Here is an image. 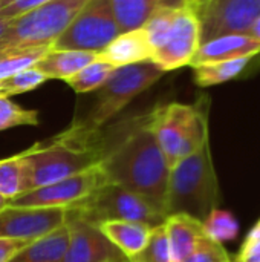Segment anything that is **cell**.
<instances>
[{
    "label": "cell",
    "mask_w": 260,
    "mask_h": 262,
    "mask_svg": "<svg viewBox=\"0 0 260 262\" xmlns=\"http://www.w3.org/2000/svg\"><path fill=\"white\" fill-rule=\"evenodd\" d=\"M101 146L98 167L106 181L147 198L164 213L170 166L155 138L150 111L103 127Z\"/></svg>",
    "instance_id": "obj_1"
},
{
    "label": "cell",
    "mask_w": 260,
    "mask_h": 262,
    "mask_svg": "<svg viewBox=\"0 0 260 262\" xmlns=\"http://www.w3.org/2000/svg\"><path fill=\"white\" fill-rule=\"evenodd\" d=\"M25 192L86 172L101 163V129L74 121L66 130L20 152ZM23 192V193H25Z\"/></svg>",
    "instance_id": "obj_2"
},
{
    "label": "cell",
    "mask_w": 260,
    "mask_h": 262,
    "mask_svg": "<svg viewBox=\"0 0 260 262\" xmlns=\"http://www.w3.org/2000/svg\"><path fill=\"white\" fill-rule=\"evenodd\" d=\"M218 203L219 184L208 140L170 169L164 213H184L202 223L218 209Z\"/></svg>",
    "instance_id": "obj_3"
},
{
    "label": "cell",
    "mask_w": 260,
    "mask_h": 262,
    "mask_svg": "<svg viewBox=\"0 0 260 262\" xmlns=\"http://www.w3.org/2000/svg\"><path fill=\"white\" fill-rule=\"evenodd\" d=\"M153 60L164 72L188 66L201 45V25L193 6H164L143 26Z\"/></svg>",
    "instance_id": "obj_4"
},
{
    "label": "cell",
    "mask_w": 260,
    "mask_h": 262,
    "mask_svg": "<svg viewBox=\"0 0 260 262\" xmlns=\"http://www.w3.org/2000/svg\"><path fill=\"white\" fill-rule=\"evenodd\" d=\"M150 123L170 169L210 140L208 112L202 101L156 106L150 111Z\"/></svg>",
    "instance_id": "obj_5"
},
{
    "label": "cell",
    "mask_w": 260,
    "mask_h": 262,
    "mask_svg": "<svg viewBox=\"0 0 260 262\" xmlns=\"http://www.w3.org/2000/svg\"><path fill=\"white\" fill-rule=\"evenodd\" d=\"M89 0H52L12 20L0 37V57L51 48Z\"/></svg>",
    "instance_id": "obj_6"
},
{
    "label": "cell",
    "mask_w": 260,
    "mask_h": 262,
    "mask_svg": "<svg viewBox=\"0 0 260 262\" xmlns=\"http://www.w3.org/2000/svg\"><path fill=\"white\" fill-rule=\"evenodd\" d=\"M64 210L93 226L109 221H135L153 229L164 224L167 218L147 198L110 183Z\"/></svg>",
    "instance_id": "obj_7"
},
{
    "label": "cell",
    "mask_w": 260,
    "mask_h": 262,
    "mask_svg": "<svg viewBox=\"0 0 260 262\" xmlns=\"http://www.w3.org/2000/svg\"><path fill=\"white\" fill-rule=\"evenodd\" d=\"M166 72L152 61L116 68L98 89L97 98L84 118L77 120L87 129H103L133 98L153 86Z\"/></svg>",
    "instance_id": "obj_8"
},
{
    "label": "cell",
    "mask_w": 260,
    "mask_h": 262,
    "mask_svg": "<svg viewBox=\"0 0 260 262\" xmlns=\"http://www.w3.org/2000/svg\"><path fill=\"white\" fill-rule=\"evenodd\" d=\"M120 34L110 2L89 0L51 48L100 52Z\"/></svg>",
    "instance_id": "obj_9"
},
{
    "label": "cell",
    "mask_w": 260,
    "mask_h": 262,
    "mask_svg": "<svg viewBox=\"0 0 260 262\" xmlns=\"http://www.w3.org/2000/svg\"><path fill=\"white\" fill-rule=\"evenodd\" d=\"M107 184L100 167H92L86 172L67 177L52 184L25 192L9 200L11 207H60L67 209L89 196L93 190Z\"/></svg>",
    "instance_id": "obj_10"
},
{
    "label": "cell",
    "mask_w": 260,
    "mask_h": 262,
    "mask_svg": "<svg viewBox=\"0 0 260 262\" xmlns=\"http://www.w3.org/2000/svg\"><path fill=\"white\" fill-rule=\"evenodd\" d=\"M196 12L204 43L227 34H248L260 15V0H204Z\"/></svg>",
    "instance_id": "obj_11"
},
{
    "label": "cell",
    "mask_w": 260,
    "mask_h": 262,
    "mask_svg": "<svg viewBox=\"0 0 260 262\" xmlns=\"http://www.w3.org/2000/svg\"><path fill=\"white\" fill-rule=\"evenodd\" d=\"M66 212V210H64ZM69 230V244L61 262H126V255L106 235L93 226L69 212L64 215Z\"/></svg>",
    "instance_id": "obj_12"
},
{
    "label": "cell",
    "mask_w": 260,
    "mask_h": 262,
    "mask_svg": "<svg viewBox=\"0 0 260 262\" xmlns=\"http://www.w3.org/2000/svg\"><path fill=\"white\" fill-rule=\"evenodd\" d=\"M60 207H11L0 212V238L35 241L64 224Z\"/></svg>",
    "instance_id": "obj_13"
},
{
    "label": "cell",
    "mask_w": 260,
    "mask_h": 262,
    "mask_svg": "<svg viewBox=\"0 0 260 262\" xmlns=\"http://www.w3.org/2000/svg\"><path fill=\"white\" fill-rule=\"evenodd\" d=\"M260 55V41L248 34H227L199 45L188 66L210 61H227L236 58H254Z\"/></svg>",
    "instance_id": "obj_14"
},
{
    "label": "cell",
    "mask_w": 260,
    "mask_h": 262,
    "mask_svg": "<svg viewBox=\"0 0 260 262\" xmlns=\"http://www.w3.org/2000/svg\"><path fill=\"white\" fill-rule=\"evenodd\" d=\"M97 60L106 61L115 68L147 63L153 60V49L143 28L121 32L103 51L97 54Z\"/></svg>",
    "instance_id": "obj_15"
},
{
    "label": "cell",
    "mask_w": 260,
    "mask_h": 262,
    "mask_svg": "<svg viewBox=\"0 0 260 262\" xmlns=\"http://www.w3.org/2000/svg\"><path fill=\"white\" fill-rule=\"evenodd\" d=\"M121 32L139 29L149 17L164 6H193L196 0H109Z\"/></svg>",
    "instance_id": "obj_16"
},
{
    "label": "cell",
    "mask_w": 260,
    "mask_h": 262,
    "mask_svg": "<svg viewBox=\"0 0 260 262\" xmlns=\"http://www.w3.org/2000/svg\"><path fill=\"white\" fill-rule=\"evenodd\" d=\"M164 229L173 262H182L188 258L196 249L199 239L205 236L202 223L184 213L167 216Z\"/></svg>",
    "instance_id": "obj_17"
},
{
    "label": "cell",
    "mask_w": 260,
    "mask_h": 262,
    "mask_svg": "<svg viewBox=\"0 0 260 262\" xmlns=\"http://www.w3.org/2000/svg\"><path fill=\"white\" fill-rule=\"evenodd\" d=\"M98 52L89 51H72V49H49L32 68L40 71L51 78L67 80L77 72H80L84 66L90 64L97 60Z\"/></svg>",
    "instance_id": "obj_18"
},
{
    "label": "cell",
    "mask_w": 260,
    "mask_h": 262,
    "mask_svg": "<svg viewBox=\"0 0 260 262\" xmlns=\"http://www.w3.org/2000/svg\"><path fill=\"white\" fill-rule=\"evenodd\" d=\"M69 244V230L66 224L37 238L14 255L8 262H61Z\"/></svg>",
    "instance_id": "obj_19"
},
{
    "label": "cell",
    "mask_w": 260,
    "mask_h": 262,
    "mask_svg": "<svg viewBox=\"0 0 260 262\" xmlns=\"http://www.w3.org/2000/svg\"><path fill=\"white\" fill-rule=\"evenodd\" d=\"M98 229L115 244L126 258L138 255L149 243L152 227L135 221H109L98 226Z\"/></svg>",
    "instance_id": "obj_20"
},
{
    "label": "cell",
    "mask_w": 260,
    "mask_h": 262,
    "mask_svg": "<svg viewBox=\"0 0 260 262\" xmlns=\"http://www.w3.org/2000/svg\"><path fill=\"white\" fill-rule=\"evenodd\" d=\"M253 58H236L227 61H210L193 66L195 83L201 88L216 86L239 77Z\"/></svg>",
    "instance_id": "obj_21"
},
{
    "label": "cell",
    "mask_w": 260,
    "mask_h": 262,
    "mask_svg": "<svg viewBox=\"0 0 260 262\" xmlns=\"http://www.w3.org/2000/svg\"><path fill=\"white\" fill-rule=\"evenodd\" d=\"M115 69H116L115 66H112L106 61L95 60L90 64L84 66L80 72H77L75 75L67 78L66 83L78 94L98 91L107 81V78L112 75V72Z\"/></svg>",
    "instance_id": "obj_22"
},
{
    "label": "cell",
    "mask_w": 260,
    "mask_h": 262,
    "mask_svg": "<svg viewBox=\"0 0 260 262\" xmlns=\"http://www.w3.org/2000/svg\"><path fill=\"white\" fill-rule=\"evenodd\" d=\"M202 230L208 239L222 244V243L236 239L239 233V224L228 210L215 209L202 221Z\"/></svg>",
    "instance_id": "obj_23"
},
{
    "label": "cell",
    "mask_w": 260,
    "mask_h": 262,
    "mask_svg": "<svg viewBox=\"0 0 260 262\" xmlns=\"http://www.w3.org/2000/svg\"><path fill=\"white\" fill-rule=\"evenodd\" d=\"M25 192L21 155H12L0 160V195L12 200Z\"/></svg>",
    "instance_id": "obj_24"
},
{
    "label": "cell",
    "mask_w": 260,
    "mask_h": 262,
    "mask_svg": "<svg viewBox=\"0 0 260 262\" xmlns=\"http://www.w3.org/2000/svg\"><path fill=\"white\" fill-rule=\"evenodd\" d=\"M129 262H173L164 224L152 229L147 246L138 255L129 258Z\"/></svg>",
    "instance_id": "obj_25"
},
{
    "label": "cell",
    "mask_w": 260,
    "mask_h": 262,
    "mask_svg": "<svg viewBox=\"0 0 260 262\" xmlns=\"http://www.w3.org/2000/svg\"><path fill=\"white\" fill-rule=\"evenodd\" d=\"M44 81H48V77L44 74H41L35 68H28L5 80H0V92L3 97L18 95L41 86Z\"/></svg>",
    "instance_id": "obj_26"
},
{
    "label": "cell",
    "mask_w": 260,
    "mask_h": 262,
    "mask_svg": "<svg viewBox=\"0 0 260 262\" xmlns=\"http://www.w3.org/2000/svg\"><path fill=\"white\" fill-rule=\"evenodd\" d=\"M38 112L25 109L11 101L9 97L0 95V130H6L17 126H37Z\"/></svg>",
    "instance_id": "obj_27"
},
{
    "label": "cell",
    "mask_w": 260,
    "mask_h": 262,
    "mask_svg": "<svg viewBox=\"0 0 260 262\" xmlns=\"http://www.w3.org/2000/svg\"><path fill=\"white\" fill-rule=\"evenodd\" d=\"M51 48H35L0 57V80H5L23 69L32 68Z\"/></svg>",
    "instance_id": "obj_28"
},
{
    "label": "cell",
    "mask_w": 260,
    "mask_h": 262,
    "mask_svg": "<svg viewBox=\"0 0 260 262\" xmlns=\"http://www.w3.org/2000/svg\"><path fill=\"white\" fill-rule=\"evenodd\" d=\"M182 262H233L222 244L202 236L193 253Z\"/></svg>",
    "instance_id": "obj_29"
},
{
    "label": "cell",
    "mask_w": 260,
    "mask_h": 262,
    "mask_svg": "<svg viewBox=\"0 0 260 262\" xmlns=\"http://www.w3.org/2000/svg\"><path fill=\"white\" fill-rule=\"evenodd\" d=\"M48 2H52V0H0V18L12 20Z\"/></svg>",
    "instance_id": "obj_30"
},
{
    "label": "cell",
    "mask_w": 260,
    "mask_h": 262,
    "mask_svg": "<svg viewBox=\"0 0 260 262\" xmlns=\"http://www.w3.org/2000/svg\"><path fill=\"white\" fill-rule=\"evenodd\" d=\"M234 261L260 262V224H256L251 229Z\"/></svg>",
    "instance_id": "obj_31"
},
{
    "label": "cell",
    "mask_w": 260,
    "mask_h": 262,
    "mask_svg": "<svg viewBox=\"0 0 260 262\" xmlns=\"http://www.w3.org/2000/svg\"><path fill=\"white\" fill-rule=\"evenodd\" d=\"M29 243H32V241L0 238V262H8L14 255H17L21 249H25Z\"/></svg>",
    "instance_id": "obj_32"
},
{
    "label": "cell",
    "mask_w": 260,
    "mask_h": 262,
    "mask_svg": "<svg viewBox=\"0 0 260 262\" xmlns=\"http://www.w3.org/2000/svg\"><path fill=\"white\" fill-rule=\"evenodd\" d=\"M248 35H251L253 38H256L257 41H260V15L256 18V21L253 23V26H251Z\"/></svg>",
    "instance_id": "obj_33"
},
{
    "label": "cell",
    "mask_w": 260,
    "mask_h": 262,
    "mask_svg": "<svg viewBox=\"0 0 260 262\" xmlns=\"http://www.w3.org/2000/svg\"><path fill=\"white\" fill-rule=\"evenodd\" d=\"M8 204H9V200H8V198H5L3 195H0V212H2L3 209H6V207H8Z\"/></svg>",
    "instance_id": "obj_34"
},
{
    "label": "cell",
    "mask_w": 260,
    "mask_h": 262,
    "mask_svg": "<svg viewBox=\"0 0 260 262\" xmlns=\"http://www.w3.org/2000/svg\"><path fill=\"white\" fill-rule=\"evenodd\" d=\"M6 26H8V20H2V18H0V37H2V34L5 32Z\"/></svg>",
    "instance_id": "obj_35"
},
{
    "label": "cell",
    "mask_w": 260,
    "mask_h": 262,
    "mask_svg": "<svg viewBox=\"0 0 260 262\" xmlns=\"http://www.w3.org/2000/svg\"><path fill=\"white\" fill-rule=\"evenodd\" d=\"M202 2H204V0H196V9H198V6H199V5H201Z\"/></svg>",
    "instance_id": "obj_36"
},
{
    "label": "cell",
    "mask_w": 260,
    "mask_h": 262,
    "mask_svg": "<svg viewBox=\"0 0 260 262\" xmlns=\"http://www.w3.org/2000/svg\"><path fill=\"white\" fill-rule=\"evenodd\" d=\"M0 95H2V92H0ZM2 97H3V95H2Z\"/></svg>",
    "instance_id": "obj_37"
},
{
    "label": "cell",
    "mask_w": 260,
    "mask_h": 262,
    "mask_svg": "<svg viewBox=\"0 0 260 262\" xmlns=\"http://www.w3.org/2000/svg\"><path fill=\"white\" fill-rule=\"evenodd\" d=\"M233 262H238V261H234V259H233Z\"/></svg>",
    "instance_id": "obj_38"
},
{
    "label": "cell",
    "mask_w": 260,
    "mask_h": 262,
    "mask_svg": "<svg viewBox=\"0 0 260 262\" xmlns=\"http://www.w3.org/2000/svg\"><path fill=\"white\" fill-rule=\"evenodd\" d=\"M257 224H260V221H259V223H257Z\"/></svg>",
    "instance_id": "obj_39"
},
{
    "label": "cell",
    "mask_w": 260,
    "mask_h": 262,
    "mask_svg": "<svg viewBox=\"0 0 260 262\" xmlns=\"http://www.w3.org/2000/svg\"><path fill=\"white\" fill-rule=\"evenodd\" d=\"M126 262H129V261H126Z\"/></svg>",
    "instance_id": "obj_40"
}]
</instances>
